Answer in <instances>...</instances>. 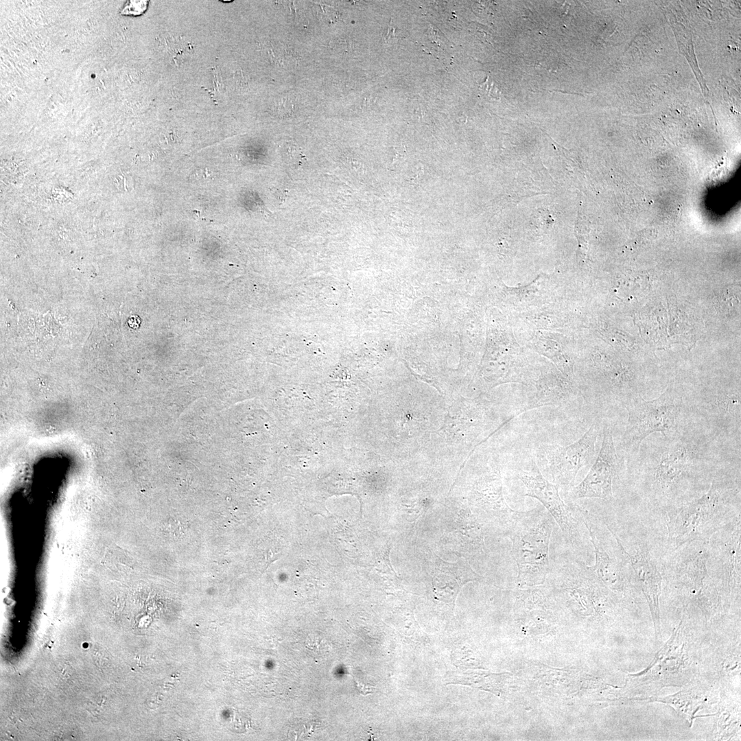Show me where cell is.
<instances>
[{
	"mask_svg": "<svg viewBox=\"0 0 741 741\" xmlns=\"http://www.w3.org/2000/svg\"><path fill=\"white\" fill-rule=\"evenodd\" d=\"M518 478L526 488L525 495L538 499L561 530L567 543L576 552L582 549L583 541L578 524L561 499L558 486L545 479L534 460L530 470H521Z\"/></svg>",
	"mask_w": 741,
	"mask_h": 741,
	"instance_id": "cell-6",
	"label": "cell"
},
{
	"mask_svg": "<svg viewBox=\"0 0 741 741\" xmlns=\"http://www.w3.org/2000/svg\"><path fill=\"white\" fill-rule=\"evenodd\" d=\"M147 1H130L124 8L121 13L124 14H139L146 8Z\"/></svg>",
	"mask_w": 741,
	"mask_h": 741,
	"instance_id": "cell-9",
	"label": "cell"
},
{
	"mask_svg": "<svg viewBox=\"0 0 741 741\" xmlns=\"http://www.w3.org/2000/svg\"><path fill=\"white\" fill-rule=\"evenodd\" d=\"M728 449L735 450L692 420L674 437L661 434L644 440L638 451L626 457L627 483L660 513L701 495L720 471L740 462L728 461Z\"/></svg>",
	"mask_w": 741,
	"mask_h": 741,
	"instance_id": "cell-1",
	"label": "cell"
},
{
	"mask_svg": "<svg viewBox=\"0 0 741 741\" xmlns=\"http://www.w3.org/2000/svg\"><path fill=\"white\" fill-rule=\"evenodd\" d=\"M660 514L667 529L666 551L691 541L709 540L720 530L741 519L740 463L720 471L701 495Z\"/></svg>",
	"mask_w": 741,
	"mask_h": 741,
	"instance_id": "cell-2",
	"label": "cell"
},
{
	"mask_svg": "<svg viewBox=\"0 0 741 741\" xmlns=\"http://www.w3.org/2000/svg\"><path fill=\"white\" fill-rule=\"evenodd\" d=\"M599 432V424L593 423L578 440L569 445H546L541 447V455L554 484L558 487L569 486L574 482L579 470L593 462Z\"/></svg>",
	"mask_w": 741,
	"mask_h": 741,
	"instance_id": "cell-5",
	"label": "cell"
},
{
	"mask_svg": "<svg viewBox=\"0 0 741 741\" xmlns=\"http://www.w3.org/2000/svg\"><path fill=\"white\" fill-rule=\"evenodd\" d=\"M211 174L212 172L209 171L208 169L206 168L204 169H200L198 171H196L193 175L195 176V177L196 176L201 177L202 178H207Z\"/></svg>",
	"mask_w": 741,
	"mask_h": 741,
	"instance_id": "cell-11",
	"label": "cell"
},
{
	"mask_svg": "<svg viewBox=\"0 0 741 741\" xmlns=\"http://www.w3.org/2000/svg\"><path fill=\"white\" fill-rule=\"evenodd\" d=\"M555 521L544 507L515 511L506 528L513 543L511 554L520 585L545 581L550 569L549 548Z\"/></svg>",
	"mask_w": 741,
	"mask_h": 741,
	"instance_id": "cell-3",
	"label": "cell"
},
{
	"mask_svg": "<svg viewBox=\"0 0 741 741\" xmlns=\"http://www.w3.org/2000/svg\"><path fill=\"white\" fill-rule=\"evenodd\" d=\"M287 154L290 164L292 166H301L302 165V154L300 152H298L296 149L295 150L294 148L292 150V148H290Z\"/></svg>",
	"mask_w": 741,
	"mask_h": 741,
	"instance_id": "cell-10",
	"label": "cell"
},
{
	"mask_svg": "<svg viewBox=\"0 0 741 741\" xmlns=\"http://www.w3.org/2000/svg\"><path fill=\"white\" fill-rule=\"evenodd\" d=\"M620 468L612 430L609 424L604 423L600 451L585 478L572 490L569 498L613 500V482L618 478Z\"/></svg>",
	"mask_w": 741,
	"mask_h": 741,
	"instance_id": "cell-7",
	"label": "cell"
},
{
	"mask_svg": "<svg viewBox=\"0 0 741 741\" xmlns=\"http://www.w3.org/2000/svg\"><path fill=\"white\" fill-rule=\"evenodd\" d=\"M622 406L628 413L621 440L626 457L635 454L650 435L660 433L665 438L674 437L693 420L683 396L670 387L657 398L645 400L636 396Z\"/></svg>",
	"mask_w": 741,
	"mask_h": 741,
	"instance_id": "cell-4",
	"label": "cell"
},
{
	"mask_svg": "<svg viewBox=\"0 0 741 741\" xmlns=\"http://www.w3.org/2000/svg\"><path fill=\"white\" fill-rule=\"evenodd\" d=\"M622 545L638 585L646 597L652 615L655 620H658L659 599L663 583L659 561L652 554L650 547L644 539L637 538L633 539L628 546L623 545L622 543Z\"/></svg>",
	"mask_w": 741,
	"mask_h": 741,
	"instance_id": "cell-8",
	"label": "cell"
}]
</instances>
